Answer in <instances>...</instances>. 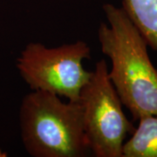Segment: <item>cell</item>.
<instances>
[{"label": "cell", "instance_id": "6da1fadb", "mask_svg": "<svg viewBox=\"0 0 157 157\" xmlns=\"http://www.w3.org/2000/svg\"><path fill=\"white\" fill-rule=\"evenodd\" d=\"M108 25L101 23L98 38L102 52L112 63L108 75L122 105L133 119L157 115V69L147 43L123 7L103 6Z\"/></svg>", "mask_w": 157, "mask_h": 157}, {"label": "cell", "instance_id": "277c9868", "mask_svg": "<svg viewBox=\"0 0 157 157\" xmlns=\"http://www.w3.org/2000/svg\"><path fill=\"white\" fill-rule=\"evenodd\" d=\"M90 58V47L78 40L47 48L41 43H29L17 59V68L32 90H42L78 101L92 72L82 66Z\"/></svg>", "mask_w": 157, "mask_h": 157}, {"label": "cell", "instance_id": "7a4b0ae2", "mask_svg": "<svg viewBox=\"0 0 157 157\" xmlns=\"http://www.w3.org/2000/svg\"><path fill=\"white\" fill-rule=\"evenodd\" d=\"M21 137L34 157H81L90 151L78 101L64 103L59 96L33 90L19 113Z\"/></svg>", "mask_w": 157, "mask_h": 157}, {"label": "cell", "instance_id": "8992f818", "mask_svg": "<svg viewBox=\"0 0 157 157\" xmlns=\"http://www.w3.org/2000/svg\"><path fill=\"white\" fill-rule=\"evenodd\" d=\"M122 7L153 50H157V0H123Z\"/></svg>", "mask_w": 157, "mask_h": 157}, {"label": "cell", "instance_id": "3957f363", "mask_svg": "<svg viewBox=\"0 0 157 157\" xmlns=\"http://www.w3.org/2000/svg\"><path fill=\"white\" fill-rule=\"evenodd\" d=\"M78 102L90 151L97 157H122L126 136L135 128L122 110L105 59L96 63L94 71L80 91Z\"/></svg>", "mask_w": 157, "mask_h": 157}, {"label": "cell", "instance_id": "52a82bcc", "mask_svg": "<svg viewBox=\"0 0 157 157\" xmlns=\"http://www.w3.org/2000/svg\"><path fill=\"white\" fill-rule=\"evenodd\" d=\"M1 156H6V153H3V152L1 151V149H0V157Z\"/></svg>", "mask_w": 157, "mask_h": 157}, {"label": "cell", "instance_id": "5b68a950", "mask_svg": "<svg viewBox=\"0 0 157 157\" xmlns=\"http://www.w3.org/2000/svg\"><path fill=\"white\" fill-rule=\"evenodd\" d=\"M122 157H157V115L139 120L132 137L123 144Z\"/></svg>", "mask_w": 157, "mask_h": 157}]
</instances>
